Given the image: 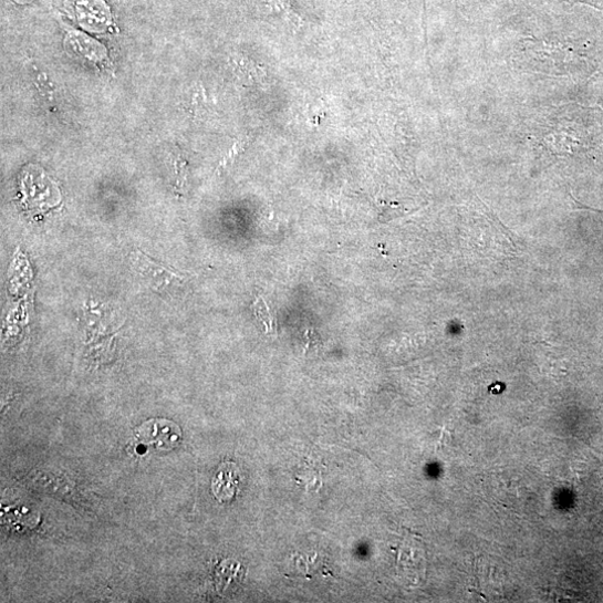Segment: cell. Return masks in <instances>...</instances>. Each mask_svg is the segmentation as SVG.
I'll return each mask as SVG.
<instances>
[{
  "label": "cell",
  "mask_w": 603,
  "mask_h": 603,
  "mask_svg": "<svg viewBox=\"0 0 603 603\" xmlns=\"http://www.w3.org/2000/svg\"><path fill=\"white\" fill-rule=\"evenodd\" d=\"M273 11L278 12L283 17V19L289 22L294 28H301L303 24V19L294 10V7L290 0H271L270 2Z\"/></svg>",
  "instance_id": "cell-4"
},
{
  "label": "cell",
  "mask_w": 603,
  "mask_h": 603,
  "mask_svg": "<svg viewBox=\"0 0 603 603\" xmlns=\"http://www.w3.org/2000/svg\"><path fill=\"white\" fill-rule=\"evenodd\" d=\"M305 337L308 340L306 347L310 350L313 347H318V345L320 344V336L312 329L306 331Z\"/></svg>",
  "instance_id": "cell-6"
},
{
  "label": "cell",
  "mask_w": 603,
  "mask_h": 603,
  "mask_svg": "<svg viewBox=\"0 0 603 603\" xmlns=\"http://www.w3.org/2000/svg\"><path fill=\"white\" fill-rule=\"evenodd\" d=\"M256 314L258 315L259 320L263 323L266 331L268 334H277L278 326H277V320L275 316L271 313V310L269 309L267 302L262 299H259L254 303Z\"/></svg>",
  "instance_id": "cell-5"
},
{
  "label": "cell",
  "mask_w": 603,
  "mask_h": 603,
  "mask_svg": "<svg viewBox=\"0 0 603 603\" xmlns=\"http://www.w3.org/2000/svg\"><path fill=\"white\" fill-rule=\"evenodd\" d=\"M141 436L163 448H173L180 439V432L169 422H150L141 428Z\"/></svg>",
  "instance_id": "cell-2"
},
{
  "label": "cell",
  "mask_w": 603,
  "mask_h": 603,
  "mask_svg": "<svg viewBox=\"0 0 603 603\" xmlns=\"http://www.w3.org/2000/svg\"><path fill=\"white\" fill-rule=\"evenodd\" d=\"M237 468L233 464H226L222 466L214 480L212 492L215 497L221 501L231 500L238 489V475Z\"/></svg>",
  "instance_id": "cell-3"
},
{
  "label": "cell",
  "mask_w": 603,
  "mask_h": 603,
  "mask_svg": "<svg viewBox=\"0 0 603 603\" xmlns=\"http://www.w3.org/2000/svg\"><path fill=\"white\" fill-rule=\"evenodd\" d=\"M135 268L147 281L160 291L175 290L183 278L170 269L156 264L142 252H135L132 257Z\"/></svg>",
  "instance_id": "cell-1"
}]
</instances>
